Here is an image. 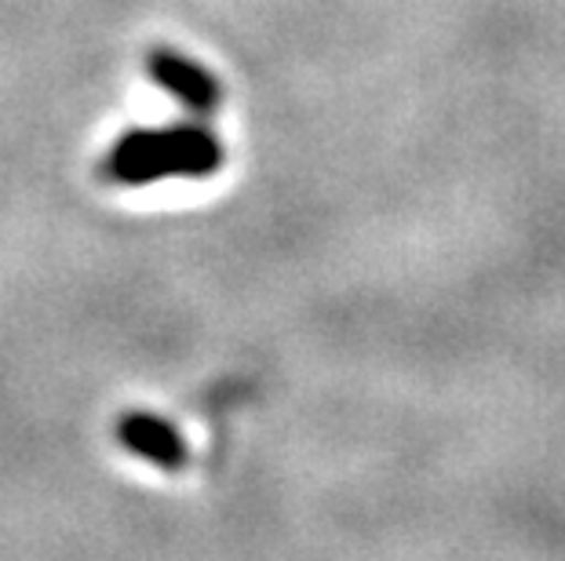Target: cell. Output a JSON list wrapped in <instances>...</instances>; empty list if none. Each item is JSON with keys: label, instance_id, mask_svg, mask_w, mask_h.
I'll return each mask as SVG.
<instances>
[{"label": "cell", "instance_id": "obj_3", "mask_svg": "<svg viewBox=\"0 0 565 561\" xmlns=\"http://www.w3.org/2000/svg\"><path fill=\"white\" fill-rule=\"evenodd\" d=\"M114 434H117V445H121L128 456L150 463V467H158V471L172 474V471H183L190 463V445L183 431L158 412L128 409L121 412V420H117Z\"/></svg>", "mask_w": 565, "mask_h": 561}, {"label": "cell", "instance_id": "obj_2", "mask_svg": "<svg viewBox=\"0 0 565 561\" xmlns=\"http://www.w3.org/2000/svg\"><path fill=\"white\" fill-rule=\"evenodd\" d=\"M147 74L168 99L179 103L194 117H209L220 110L223 85L201 58L179 52V47H153L147 55Z\"/></svg>", "mask_w": 565, "mask_h": 561}, {"label": "cell", "instance_id": "obj_1", "mask_svg": "<svg viewBox=\"0 0 565 561\" xmlns=\"http://www.w3.org/2000/svg\"><path fill=\"white\" fill-rule=\"evenodd\" d=\"M226 164V147L204 121H179L158 128H131L103 158L110 186L139 190L168 179H209Z\"/></svg>", "mask_w": 565, "mask_h": 561}]
</instances>
